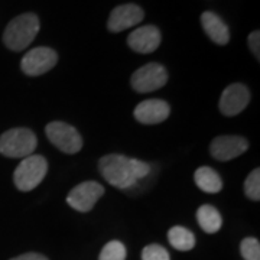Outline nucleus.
<instances>
[{
    "label": "nucleus",
    "mask_w": 260,
    "mask_h": 260,
    "mask_svg": "<svg viewBox=\"0 0 260 260\" xmlns=\"http://www.w3.org/2000/svg\"><path fill=\"white\" fill-rule=\"evenodd\" d=\"M99 169L102 177L119 189H129L150 174L152 168L139 159L110 153L100 159Z\"/></svg>",
    "instance_id": "obj_1"
},
{
    "label": "nucleus",
    "mask_w": 260,
    "mask_h": 260,
    "mask_svg": "<svg viewBox=\"0 0 260 260\" xmlns=\"http://www.w3.org/2000/svg\"><path fill=\"white\" fill-rule=\"evenodd\" d=\"M39 32V19L35 13L19 15L5 29L3 42L10 51H23L28 48Z\"/></svg>",
    "instance_id": "obj_2"
},
{
    "label": "nucleus",
    "mask_w": 260,
    "mask_h": 260,
    "mask_svg": "<svg viewBox=\"0 0 260 260\" xmlns=\"http://www.w3.org/2000/svg\"><path fill=\"white\" fill-rule=\"evenodd\" d=\"M38 139L26 127H15L0 136V153L8 158H26L35 152Z\"/></svg>",
    "instance_id": "obj_3"
},
{
    "label": "nucleus",
    "mask_w": 260,
    "mask_h": 260,
    "mask_svg": "<svg viewBox=\"0 0 260 260\" xmlns=\"http://www.w3.org/2000/svg\"><path fill=\"white\" fill-rule=\"evenodd\" d=\"M48 162L41 155H29L22 159L18 168L15 169L13 181L19 191L28 192L35 189L47 175Z\"/></svg>",
    "instance_id": "obj_4"
},
{
    "label": "nucleus",
    "mask_w": 260,
    "mask_h": 260,
    "mask_svg": "<svg viewBox=\"0 0 260 260\" xmlns=\"http://www.w3.org/2000/svg\"><path fill=\"white\" fill-rule=\"evenodd\" d=\"M48 139L61 152L74 155L83 148V138L75 127L64 121H52L45 127Z\"/></svg>",
    "instance_id": "obj_5"
},
{
    "label": "nucleus",
    "mask_w": 260,
    "mask_h": 260,
    "mask_svg": "<svg viewBox=\"0 0 260 260\" xmlns=\"http://www.w3.org/2000/svg\"><path fill=\"white\" fill-rule=\"evenodd\" d=\"M168 81V73L164 65L158 62L140 67L132 75V87L138 93H150L162 88Z\"/></svg>",
    "instance_id": "obj_6"
},
{
    "label": "nucleus",
    "mask_w": 260,
    "mask_h": 260,
    "mask_svg": "<svg viewBox=\"0 0 260 260\" xmlns=\"http://www.w3.org/2000/svg\"><path fill=\"white\" fill-rule=\"evenodd\" d=\"M104 195V186L95 181H87L74 186L67 197V203L80 213H88Z\"/></svg>",
    "instance_id": "obj_7"
},
{
    "label": "nucleus",
    "mask_w": 260,
    "mask_h": 260,
    "mask_svg": "<svg viewBox=\"0 0 260 260\" xmlns=\"http://www.w3.org/2000/svg\"><path fill=\"white\" fill-rule=\"evenodd\" d=\"M58 62V54L52 48L38 47L30 49L20 61V68L26 75L38 77L51 71Z\"/></svg>",
    "instance_id": "obj_8"
},
{
    "label": "nucleus",
    "mask_w": 260,
    "mask_h": 260,
    "mask_svg": "<svg viewBox=\"0 0 260 260\" xmlns=\"http://www.w3.org/2000/svg\"><path fill=\"white\" fill-rule=\"evenodd\" d=\"M145 18V12L138 5L127 3L114 8L107 20V28L113 34H119L126 29L139 25Z\"/></svg>",
    "instance_id": "obj_9"
},
{
    "label": "nucleus",
    "mask_w": 260,
    "mask_h": 260,
    "mask_svg": "<svg viewBox=\"0 0 260 260\" xmlns=\"http://www.w3.org/2000/svg\"><path fill=\"white\" fill-rule=\"evenodd\" d=\"M249 102H250L249 88L240 83H234L224 90L218 106H220V112L223 113L224 116L233 117L242 113L247 107Z\"/></svg>",
    "instance_id": "obj_10"
},
{
    "label": "nucleus",
    "mask_w": 260,
    "mask_h": 260,
    "mask_svg": "<svg viewBox=\"0 0 260 260\" xmlns=\"http://www.w3.org/2000/svg\"><path fill=\"white\" fill-rule=\"evenodd\" d=\"M249 148L247 140L242 136H218L210 145V153L214 159L227 162L243 155Z\"/></svg>",
    "instance_id": "obj_11"
},
{
    "label": "nucleus",
    "mask_w": 260,
    "mask_h": 260,
    "mask_svg": "<svg viewBox=\"0 0 260 260\" xmlns=\"http://www.w3.org/2000/svg\"><path fill=\"white\" fill-rule=\"evenodd\" d=\"M162 35L160 30L153 25H146L135 29L127 37V45L135 52L139 54H150L156 51L160 45Z\"/></svg>",
    "instance_id": "obj_12"
},
{
    "label": "nucleus",
    "mask_w": 260,
    "mask_h": 260,
    "mask_svg": "<svg viewBox=\"0 0 260 260\" xmlns=\"http://www.w3.org/2000/svg\"><path fill=\"white\" fill-rule=\"evenodd\" d=\"M171 107L167 102L150 99L139 103L135 109V119L142 124H158L165 121L169 117Z\"/></svg>",
    "instance_id": "obj_13"
},
{
    "label": "nucleus",
    "mask_w": 260,
    "mask_h": 260,
    "mask_svg": "<svg viewBox=\"0 0 260 260\" xmlns=\"http://www.w3.org/2000/svg\"><path fill=\"white\" fill-rule=\"evenodd\" d=\"M201 25L208 38L217 45H225L230 41V30L224 20L214 12H204L201 15Z\"/></svg>",
    "instance_id": "obj_14"
},
{
    "label": "nucleus",
    "mask_w": 260,
    "mask_h": 260,
    "mask_svg": "<svg viewBox=\"0 0 260 260\" xmlns=\"http://www.w3.org/2000/svg\"><path fill=\"white\" fill-rule=\"evenodd\" d=\"M194 181L201 191L208 194H217L223 189L221 178L210 167L198 168L194 174Z\"/></svg>",
    "instance_id": "obj_15"
},
{
    "label": "nucleus",
    "mask_w": 260,
    "mask_h": 260,
    "mask_svg": "<svg viewBox=\"0 0 260 260\" xmlns=\"http://www.w3.org/2000/svg\"><path fill=\"white\" fill-rule=\"evenodd\" d=\"M197 221L200 224V227L208 234L217 233L223 225L221 214L218 213L215 207L208 204L200 207V210L197 211Z\"/></svg>",
    "instance_id": "obj_16"
},
{
    "label": "nucleus",
    "mask_w": 260,
    "mask_h": 260,
    "mask_svg": "<svg viewBox=\"0 0 260 260\" xmlns=\"http://www.w3.org/2000/svg\"><path fill=\"white\" fill-rule=\"evenodd\" d=\"M168 240L172 247L181 251L191 250L195 246L194 233L185 227H181V225H175L168 232Z\"/></svg>",
    "instance_id": "obj_17"
},
{
    "label": "nucleus",
    "mask_w": 260,
    "mask_h": 260,
    "mask_svg": "<svg viewBox=\"0 0 260 260\" xmlns=\"http://www.w3.org/2000/svg\"><path fill=\"white\" fill-rule=\"evenodd\" d=\"M99 260H126V247L121 242L113 240L103 247Z\"/></svg>",
    "instance_id": "obj_18"
},
{
    "label": "nucleus",
    "mask_w": 260,
    "mask_h": 260,
    "mask_svg": "<svg viewBox=\"0 0 260 260\" xmlns=\"http://www.w3.org/2000/svg\"><path fill=\"white\" fill-rule=\"evenodd\" d=\"M244 192L247 198L251 201H259L260 200V169L256 168L251 171L250 175L246 178L244 182Z\"/></svg>",
    "instance_id": "obj_19"
},
{
    "label": "nucleus",
    "mask_w": 260,
    "mask_h": 260,
    "mask_svg": "<svg viewBox=\"0 0 260 260\" xmlns=\"http://www.w3.org/2000/svg\"><path fill=\"white\" fill-rule=\"evenodd\" d=\"M240 251L244 260H260V243L254 237H246L240 244Z\"/></svg>",
    "instance_id": "obj_20"
},
{
    "label": "nucleus",
    "mask_w": 260,
    "mask_h": 260,
    "mask_svg": "<svg viewBox=\"0 0 260 260\" xmlns=\"http://www.w3.org/2000/svg\"><path fill=\"white\" fill-rule=\"evenodd\" d=\"M142 260H171L165 247L159 244H149L142 251Z\"/></svg>",
    "instance_id": "obj_21"
},
{
    "label": "nucleus",
    "mask_w": 260,
    "mask_h": 260,
    "mask_svg": "<svg viewBox=\"0 0 260 260\" xmlns=\"http://www.w3.org/2000/svg\"><path fill=\"white\" fill-rule=\"evenodd\" d=\"M249 48H250L251 54L257 58H260V32L259 30H253L249 35Z\"/></svg>",
    "instance_id": "obj_22"
},
{
    "label": "nucleus",
    "mask_w": 260,
    "mask_h": 260,
    "mask_svg": "<svg viewBox=\"0 0 260 260\" xmlns=\"http://www.w3.org/2000/svg\"><path fill=\"white\" fill-rule=\"evenodd\" d=\"M10 260H48L47 256L44 254H39V253H25V254H20L18 257H13Z\"/></svg>",
    "instance_id": "obj_23"
}]
</instances>
